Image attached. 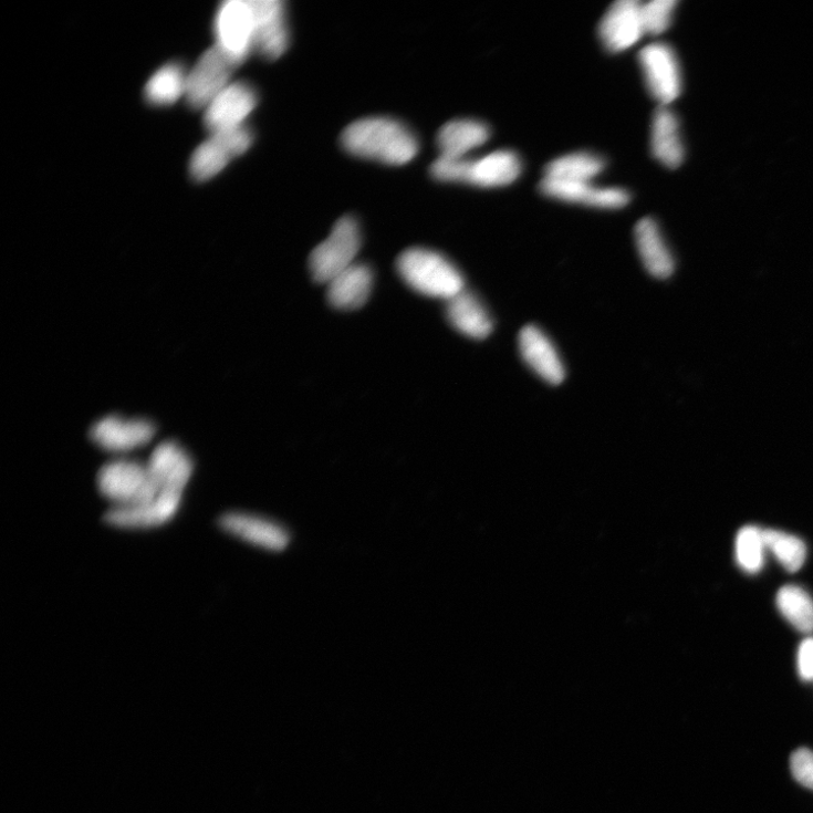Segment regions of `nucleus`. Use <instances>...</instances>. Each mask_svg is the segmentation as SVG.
Segmentation results:
<instances>
[{
	"label": "nucleus",
	"mask_w": 813,
	"mask_h": 813,
	"mask_svg": "<svg viewBox=\"0 0 813 813\" xmlns=\"http://www.w3.org/2000/svg\"><path fill=\"white\" fill-rule=\"evenodd\" d=\"M344 148L352 155L404 166L418 153L419 144L414 133L398 121L386 117L361 119L348 126L342 135Z\"/></svg>",
	"instance_id": "nucleus-1"
},
{
	"label": "nucleus",
	"mask_w": 813,
	"mask_h": 813,
	"mask_svg": "<svg viewBox=\"0 0 813 813\" xmlns=\"http://www.w3.org/2000/svg\"><path fill=\"white\" fill-rule=\"evenodd\" d=\"M397 269L410 289L428 298L449 301L465 291L460 270L437 251L408 249L399 256Z\"/></svg>",
	"instance_id": "nucleus-2"
},
{
	"label": "nucleus",
	"mask_w": 813,
	"mask_h": 813,
	"mask_svg": "<svg viewBox=\"0 0 813 813\" xmlns=\"http://www.w3.org/2000/svg\"><path fill=\"white\" fill-rule=\"evenodd\" d=\"M97 487L102 497L116 508L143 504L160 493L147 463L128 459L103 466L97 475Z\"/></svg>",
	"instance_id": "nucleus-3"
},
{
	"label": "nucleus",
	"mask_w": 813,
	"mask_h": 813,
	"mask_svg": "<svg viewBox=\"0 0 813 813\" xmlns=\"http://www.w3.org/2000/svg\"><path fill=\"white\" fill-rule=\"evenodd\" d=\"M362 246L357 221L345 216L334 227L329 239L311 253L309 265L315 283L329 285L335 278L352 267Z\"/></svg>",
	"instance_id": "nucleus-4"
},
{
	"label": "nucleus",
	"mask_w": 813,
	"mask_h": 813,
	"mask_svg": "<svg viewBox=\"0 0 813 813\" xmlns=\"http://www.w3.org/2000/svg\"><path fill=\"white\" fill-rule=\"evenodd\" d=\"M216 48L236 67L243 64L254 50L253 14L249 0H228L217 10L213 24Z\"/></svg>",
	"instance_id": "nucleus-5"
},
{
	"label": "nucleus",
	"mask_w": 813,
	"mask_h": 813,
	"mask_svg": "<svg viewBox=\"0 0 813 813\" xmlns=\"http://www.w3.org/2000/svg\"><path fill=\"white\" fill-rule=\"evenodd\" d=\"M236 69L219 48L208 49L188 73L185 95L188 104L196 111L201 108L205 111L210 102L232 83L231 77Z\"/></svg>",
	"instance_id": "nucleus-6"
},
{
	"label": "nucleus",
	"mask_w": 813,
	"mask_h": 813,
	"mask_svg": "<svg viewBox=\"0 0 813 813\" xmlns=\"http://www.w3.org/2000/svg\"><path fill=\"white\" fill-rule=\"evenodd\" d=\"M639 64L648 92L661 106L674 102L681 92V72L674 50L665 43H654L639 52Z\"/></svg>",
	"instance_id": "nucleus-7"
},
{
	"label": "nucleus",
	"mask_w": 813,
	"mask_h": 813,
	"mask_svg": "<svg viewBox=\"0 0 813 813\" xmlns=\"http://www.w3.org/2000/svg\"><path fill=\"white\" fill-rule=\"evenodd\" d=\"M254 27V50L269 61L283 56L290 44L285 3L282 0H249Z\"/></svg>",
	"instance_id": "nucleus-8"
},
{
	"label": "nucleus",
	"mask_w": 813,
	"mask_h": 813,
	"mask_svg": "<svg viewBox=\"0 0 813 813\" xmlns=\"http://www.w3.org/2000/svg\"><path fill=\"white\" fill-rule=\"evenodd\" d=\"M258 103L254 88L233 82L205 108L204 124L210 134L244 126Z\"/></svg>",
	"instance_id": "nucleus-9"
},
{
	"label": "nucleus",
	"mask_w": 813,
	"mask_h": 813,
	"mask_svg": "<svg viewBox=\"0 0 813 813\" xmlns=\"http://www.w3.org/2000/svg\"><path fill=\"white\" fill-rule=\"evenodd\" d=\"M155 436V426L146 419H126L107 416L91 429V439L107 452L125 454L148 445Z\"/></svg>",
	"instance_id": "nucleus-10"
},
{
	"label": "nucleus",
	"mask_w": 813,
	"mask_h": 813,
	"mask_svg": "<svg viewBox=\"0 0 813 813\" xmlns=\"http://www.w3.org/2000/svg\"><path fill=\"white\" fill-rule=\"evenodd\" d=\"M184 493L161 491L154 500L133 507L113 508L103 520L125 529H148L171 521L179 512Z\"/></svg>",
	"instance_id": "nucleus-11"
},
{
	"label": "nucleus",
	"mask_w": 813,
	"mask_h": 813,
	"mask_svg": "<svg viewBox=\"0 0 813 813\" xmlns=\"http://www.w3.org/2000/svg\"><path fill=\"white\" fill-rule=\"evenodd\" d=\"M219 524L226 532L267 551H284L291 540L280 523L247 512H229L220 518Z\"/></svg>",
	"instance_id": "nucleus-12"
},
{
	"label": "nucleus",
	"mask_w": 813,
	"mask_h": 813,
	"mask_svg": "<svg viewBox=\"0 0 813 813\" xmlns=\"http://www.w3.org/2000/svg\"><path fill=\"white\" fill-rule=\"evenodd\" d=\"M642 9L643 3L637 0H619L607 11L600 35L608 51H625L645 34Z\"/></svg>",
	"instance_id": "nucleus-13"
},
{
	"label": "nucleus",
	"mask_w": 813,
	"mask_h": 813,
	"mask_svg": "<svg viewBox=\"0 0 813 813\" xmlns=\"http://www.w3.org/2000/svg\"><path fill=\"white\" fill-rule=\"evenodd\" d=\"M521 171L522 161L515 152L497 150L477 159L467 157L461 184L481 188L504 187L514 183Z\"/></svg>",
	"instance_id": "nucleus-14"
},
{
	"label": "nucleus",
	"mask_w": 813,
	"mask_h": 813,
	"mask_svg": "<svg viewBox=\"0 0 813 813\" xmlns=\"http://www.w3.org/2000/svg\"><path fill=\"white\" fill-rule=\"evenodd\" d=\"M519 350L524 363L544 382L553 386L564 382L566 371L556 347L535 325L520 332Z\"/></svg>",
	"instance_id": "nucleus-15"
},
{
	"label": "nucleus",
	"mask_w": 813,
	"mask_h": 813,
	"mask_svg": "<svg viewBox=\"0 0 813 813\" xmlns=\"http://www.w3.org/2000/svg\"><path fill=\"white\" fill-rule=\"evenodd\" d=\"M147 467L160 492L184 493L194 473L191 457L174 441L157 446L149 457Z\"/></svg>",
	"instance_id": "nucleus-16"
},
{
	"label": "nucleus",
	"mask_w": 813,
	"mask_h": 813,
	"mask_svg": "<svg viewBox=\"0 0 813 813\" xmlns=\"http://www.w3.org/2000/svg\"><path fill=\"white\" fill-rule=\"evenodd\" d=\"M540 190L545 196L561 201L603 209L623 208L630 200L629 194L621 188H604L593 186L591 183H572L551 178H544L541 181Z\"/></svg>",
	"instance_id": "nucleus-17"
},
{
	"label": "nucleus",
	"mask_w": 813,
	"mask_h": 813,
	"mask_svg": "<svg viewBox=\"0 0 813 813\" xmlns=\"http://www.w3.org/2000/svg\"><path fill=\"white\" fill-rule=\"evenodd\" d=\"M635 242L642 262L656 279L667 280L675 271V259L658 225L653 219L640 220L635 228Z\"/></svg>",
	"instance_id": "nucleus-18"
},
{
	"label": "nucleus",
	"mask_w": 813,
	"mask_h": 813,
	"mask_svg": "<svg viewBox=\"0 0 813 813\" xmlns=\"http://www.w3.org/2000/svg\"><path fill=\"white\" fill-rule=\"evenodd\" d=\"M446 312L452 327L469 338L484 340L493 332L494 323L490 313L466 290L447 301Z\"/></svg>",
	"instance_id": "nucleus-19"
},
{
	"label": "nucleus",
	"mask_w": 813,
	"mask_h": 813,
	"mask_svg": "<svg viewBox=\"0 0 813 813\" xmlns=\"http://www.w3.org/2000/svg\"><path fill=\"white\" fill-rule=\"evenodd\" d=\"M373 282L372 269L356 262L327 285L329 301L340 310L359 309L367 302Z\"/></svg>",
	"instance_id": "nucleus-20"
},
{
	"label": "nucleus",
	"mask_w": 813,
	"mask_h": 813,
	"mask_svg": "<svg viewBox=\"0 0 813 813\" xmlns=\"http://www.w3.org/2000/svg\"><path fill=\"white\" fill-rule=\"evenodd\" d=\"M490 127L486 124L460 119L445 125L438 135V146L442 157L463 158L468 153L490 139Z\"/></svg>",
	"instance_id": "nucleus-21"
},
{
	"label": "nucleus",
	"mask_w": 813,
	"mask_h": 813,
	"mask_svg": "<svg viewBox=\"0 0 813 813\" xmlns=\"http://www.w3.org/2000/svg\"><path fill=\"white\" fill-rule=\"evenodd\" d=\"M650 145L654 155L667 168L677 169L681 165L685 150L679 123L667 106H660L655 115Z\"/></svg>",
	"instance_id": "nucleus-22"
},
{
	"label": "nucleus",
	"mask_w": 813,
	"mask_h": 813,
	"mask_svg": "<svg viewBox=\"0 0 813 813\" xmlns=\"http://www.w3.org/2000/svg\"><path fill=\"white\" fill-rule=\"evenodd\" d=\"M605 168L606 160L602 156L579 152L552 160L546 167L545 178L572 183H591L602 175Z\"/></svg>",
	"instance_id": "nucleus-23"
},
{
	"label": "nucleus",
	"mask_w": 813,
	"mask_h": 813,
	"mask_svg": "<svg viewBox=\"0 0 813 813\" xmlns=\"http://www.w3.org/2000/svg\"><path fill=\"white\" fill-rule=\"evenodd\" d=\"M187 77L179 64H168L159 69L145 86V97L153 105H171L186 95Z\"/></svg>",
	"instance_id": "nucleus-24"
},
{
	"label": "nucleus",
	"mask_w": 813,
	"mask_h": 813,
	"mask_svg": "<svg viewBox=\"0 0 813 813\" xmlns=\"http://www.w3.org/2000/svg\"><path fill=\"white\" fill-rule=\"evenodd\" d=\"M234 158L228 147L211 135L194 152L190 159V174L196 181H207L222 173Z\"/></svg>",
	"instance_id": "nucleus-25"
},
{
	"label": "nucleus",
	"mask_w": 813,
	"mask_h": 813,
	"mask_svg": "<svg viewBox=\"0 0 813 813\" xmlns=\"http://www.w3.org/2000/svg\"><path fill=\"white\" fill-rule=\"evenodd\" d=\"M778 606L783 616L800 632L813 630V602L799 586L786 585L778 594Z\"/></svg>",
	"instance_id": "nucleus-26"
},
{
	"label": "nucleus",
	"mask_w": 813,
	"mask_h": 813,
	"mask_svg": "<svg viewBox=\"0 0 813 813\" xmlns=\"http://www.w3.org/2000/svg\"><path fill=\"white\" fill-rule=\"evenodd\" d=\"M764 544L789 572H796L805 561L806 550L799 538L778 531H763Z\"/></svg>",
	"instance_id": "nucleus-27"
},
{
	"label": "nucleus",
	"mask_w": 813,
	"mask_h": 813,
	"mask_svg": "<svg viewBox=\"0 0 813 813\" xmlns=\"http://www.w3.org/2000/svg\"><path fill=\"white\" fill-rule=\"evenodd\" d=\"M737 559L741 567L755 573L762 569L764 562L763 531L755 527H744L737 536Z\"/></svg>",
	"instance_id": "nucleus-28"
},
{
	"label": "nucleus",
	"mask_w": 813,
	"mask_h": 813,
	"mask_svg": "<svg viewBox=\"0 0 813 813\" xmlns=\"http://www.w3.org/2000/svg\"><path fill=\"white\" fill-rule=\"evenodd\" d=\"M676 7V0H653L643 4L645 33L658 35L668 30Z\"/></svg>",
	"instance_id": "nucleus-29"
},
{
	"label": "nucleus",
	"mask_w": 813,
	"mask_h": 813,
	"mask_svg": "<svg viewBox=\"0 0 813 813\" xmlns=\"http://www.w3.org/2000/svg\"><path fill=\"white\" fill-rule=\"evenodd\" d=\"M791 771L794 779L803 786L813 791V752L809 749H799L791 758Z\"/></svg>",
	"instance_id": "nucleus-30"
},
{
	"label": "nucleus",
	"mask_w": 813,
	"mask_h": 813,
	"mask_svg": "<svg viewBox=\"0 0 813 813\" xmlns=\"http://www.w3.org/2000/svg\"><path fill=\"white\" fill-rule=\"evenodd\" d=\"M798 667L802 679L806 681L813 680V638L805 639L801 644Z\"/></svg>",
	"instance_id": "nucleus-31"
}]
</instances>
